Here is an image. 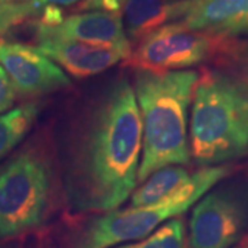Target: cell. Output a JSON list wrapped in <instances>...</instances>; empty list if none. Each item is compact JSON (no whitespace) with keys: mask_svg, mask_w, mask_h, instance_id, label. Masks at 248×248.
Segmentation results:
<instances>
[{"mask_svg":"<svg viewBox=\"0 0 248 248\" xmlns=\"http://www.w3.org/2000/svg\"><path fill=\"white\" fill-rule=\"evenodd\" d=\"M3 1H10V0H0V3H3Z\"/></svg>","mask_w":248,"mask_h":248,"instance_id":"ffe728a7","label":"cell"},{"mask_svg":"<svg viewBox=\"0 0 248 248\" xmlns=\"http://www.w3.org/2000/svg\"><path fill=\"white\" fill-rule=\"evenodd\" d=\"M190 156L208 167L248 153V75L205 71L199 76L190 116Z\"/></svg>","mask_w":248,"mask_h":248,"instance_id":"3957f363","label":"cell"},{"mask_svg":"<svg viewBox=\"0 0 248 248\" xmlns=\"http://www.w3.org/2000/svg\"><path fill=\"white\" fill-rule=\"evenodd\" d=\"M36 11H42L46 7H61V6H72L80 0H25Z\"/></svg>","mask_w":248,"mask_h":248,"instance_id":"ac0fdd59","label":"cell"},{"mask_svg":"<svg viewBox=\"0 0 248 248\" xmlns=\"http://www.w3.org/2000/svg\"><path fill=\"white\" fill-rule=\"evenodd\" d=\"M16 101V90L7 78L6 72L0 66V113L7 112L14 105Z\"/></svg>","mask_w":248,"mask_h":248,"instance_id":"e0dca14e","label":"cell"},{"mask_svg":"<svg viewBox=\"0 0 248 248\" xmlns=\"http://www.w3.org/2000/svg\"><path fill=\"white\" fill-rule=\"evenodd\" d=\"M231 37L193 31L174 22L160 28L140 42L125 60L135 71H185L222 55Z\"/></svg>","mask_w":248,"mask_h":248,"instance_id":"8992f818","label":"cell"},{"mask_svg":"<svg viewBox=\"0 0 248 248\" xmlns=\"http://www.w3.org/2000/svg\"><path fill=\"white\" fill-rule=\"evenodd\" d=\"M35 47L76 78H87L108 71L117 62L127 60L131 54L109 46L54 37L37 40Z\"/></svg>","mask_w":248,"mask_h":248,"instance_id":"30bf717a","label":"cell"},{"mask_svg":"<svg viewBox=\"0 0 248 248\" xmlns=\"http://www.w3.org/2000/svg\"><path fill=\"white\" fill-rule=\"evenodd\" d=\"M237 248H248V247H237Z\"/></svg>","mask_w":248,"mask_h":248,"instance_id":"44dd1931","label":"cell"},{"mask_svg":"<svg viewBox=\"0 0 248 248\" xmlns=\"http://www.w3.org/2000/svg\"><path fill=\"white\" fill-rule=\"evenodd\" d=\"M248 226V199L239 186L218 187L196 204L190 218L192 248H231Z\"/></svg>","mask_w":248,"mask_h":248,"instance_id":"52a82bcc","label":"cell"},{"mask_svg":"<svg viewBox=\"0 0 248 248\" xmlns=\"http://www.w3.org/2000/svg\"><path fill=\"white\" fill-rule=\"evenodd\" d=\"M229 172V166L202 167L187 184L157 203L104 214L81 229L72 248H112L124 241L148 237L163 222L187 211Z\"/></svg>","mask_w":248,"mask_h":248,"instance_id":"277c9868","label":"cell"},{"mask_svg":"<svg viewBox=\"0 0 248 248\" xmlns=\"http://www.w3.org/2000/svg\"><path fill=\"white\" fill-rule=\"evenodd\" d=\"M115 248H187L185 223L177 217L161 225L146 239Z\"/></svg>","mask_w":248,"mask_h":248,"instance_id":"9a60e30c","label":"cell"},{"mask_svg":"<svg viewBox=\"0 0 248 248\" xmlns=\"http://www.w3.org/2000/svg\"><path fill=\"white\" fill-rule=\"evenodd\" d=\"M195 0H125L123 25L130 43H140L160 28L181 22Z\"/></svg>","mask_w":248,"mask_h":248,"instance_id":"7c38bea8","label":"cell"},{"mask_svg":"<svg viewBox=\"0 0 248 248\" xmlns=\"http://www.w3.org/2000/svg\"><path fill=\"white\" fill-rule=\"evenodd\" d=\"M231 57H239L241 61L246 63V68L248 71V45H239V42H236L231 51Z\"/></svg>","mask_w":248,"mask_h":248,"instance_id":"d6986e66","label":"cell"},{"mask_svg":"<svg viewBox=\"0 0 248 248\" xmlns=\"http://www.w3.org/2000/svg\"><path fill=\"white\" fill-rule=\"evenodd\" d=\"M0 66L16 91L40 95L71 86L61 68L35 46L0 40Z\"/></svg>","mask_w":248,"mask_h":248,"instance_id":"ba28073f","label":"cell"},{"mask_svg":"<svg viewBox=\"0 0 248 248\" xmlns=\"http://www.w3.org/2000/svg\"><path fill=\"white\" fill-rule=\"evenodd\" d=\"M142 122L133 86L119 79L94 101L73 137L65 175L71 205L109 213L138 182Z\"/></svg>","mask_w":248,"mask_h":248,"instance_id":"6da1fadb","label":"cell"},{"mask_svg":"<svg viewBox=\"0 0 248 248\" xmlns=\"http://www.w3.org/2000/svg\"><path fill=\"white\" fill-rule=\"evenodd\" d=\"M179 24L210 35L248 36V0H195Z\"/></svg>","mask_w":248,"mask_h":248,"instance_id":"8fae6325","label":"cell"},{"mask_svg":"<svg viewBox=\"0 0 248 248\" xmlns=\"http://www.w3.org/2000/svg\"><path fill=\"white\" fill-rule=\"evenodd\" d=\"M125 0H81L76 10L78 11H110L120 13Z\"/></svg>","mask_w":248,"mask_h":248,"instance_id":"2e32d148","label":"cell"},{"mask_svg":"<svg viewBox=\"0 0 248 248\" xmlns=\"http://www.w3.org/2000/svg\"><path fill=\"white\" fill-rule=\"evenodd\" d=\"M45 37L109 46L128 53L133 51V46L124 31L122 13L81 11L79 14L63 18L53 28L42 27L39 22L35 42Z\"/></svg>","mask_w":248,"mask_h":248,"instance_id":"9c48e42d","label":"cell"},{"mask_svg":"<svg viewBox=\"0 0 248 248\" xmlns=\"http://www.w3.org/2000/svg\"><path fill=\"white\" fill-rule=\"evenodd\" d=\"M197 80L196 71H135L133 89L142 122L138 182L163 167L189 164L187 112Z\"/></svg>","mask_w":248,"mask_h":248,"instance_id":"7a4b0ae2","label":"cell"},{"mask_svg":"<svg viewBox=\"0 0 248 248\" xmlns=\"http://www.w3.org/2000/svg\"><path fill=\"white\" fill-rule=\"evenodd\" d=\"M53 172L39 152L25 151L0 167V239L40 225L50 203Z\"/></svg>","mask_w":248,"mask_h":248,"instance_id":"5b68a950","label":"cell"},{"mask_svg":"<svg viewBox=\"0 0 248 248\" xmlns=\"http://www.w3.org/2000/svg\"><path fill=\"white\" fill-rule=\"evenodd\" d=\"M190 177L192 174L182 166H167L157 170L145 179L143 185L134 189L130 207L137 208L157 203L187 184Z\"/></svg>","mask_w":248,"mask_h":248,"instance_id":"4fadbf2b","label":"cell"},{"mask_svg":"<svg viewBox=\"0 0 248 248\" xmlns=\"http://www.w3.org/2000/svg\"><path fill=\"white\" fill-rule=\"evenodd\" d=\"M36 116V104H25L0 113V160L22 141L35 123Z\"/></svg>","mask_w":248,"mask_h":248,"instance_id":"5bb4252c","label":"cell"}]
</instances>
